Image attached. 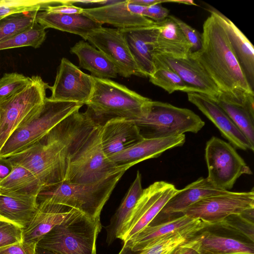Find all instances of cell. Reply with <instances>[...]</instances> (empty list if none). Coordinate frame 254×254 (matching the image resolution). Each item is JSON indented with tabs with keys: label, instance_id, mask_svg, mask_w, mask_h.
Returning a JSON list of instances; mask_svg holds the SVG:
<instances>
[{
	"label": "cell",
	"instance_id": "obj_1",
	"mask_svg": "<svg viewBox=\"0 0 254 254\" xmlns=\"http://www.w3.org/2000/svg\"><path fill=\"white\" fill-rule=\"evenodd\" d=\"M101 127L88 110L76 113L67 143L65 182L92 183L127 171L117 166L104 154L100 141Z\"/></svg>",
	"mask_w": 254,
	"mask_h": 254
},
{
	"label": "cell",
	"instance_id": "obj_2",
	"mask_svg": "<svg viewBox=\"0 0 254 254\" xmlns=\"http://www.w3.org/2000/svg\"><path fill=\"white\" fill-rule=\"evenodd\" d=\"M203 24L201 49L190 56L208 73L221 92L236 90L254 93L233 51L226 30L209 7Z\"/></svg>",
	"mask_w": 254,
	"mask_h": 254
},
{
	"label": "cell",
	"instance_id": "obj_3",
	"mask_svg": "<svg viewBox=\"0 0 254 254\" xmlns=\"http://www.w3.org/2000/svg\"><path fill=\"white\" fill-rule=\"evenodd\" d=\"M75 111L37 142L7 158L12 165H21L33 173L43 188L64 181L68 167L67 143Z\"/></svg>",
	"mask_w": 254,
	"mask_h": 254
},
{
	"label": "cell",
	"instance_id": "obj_4",
	"mask_svg": "<svg viewBox=\"0 0 254 254\" xmlns=\"http://www.w3.org/2000/svg\"><path fill=\"white\" fill-rule=\"evenodd\" d=\"M126 171L117 172L89 184L65 181L43 188L37 201H47L73 208L93 220H100L102 208Z\"/></svg>",
	"mask_w": 254,
	"mask_h": 254
},
{
	"label": "cell",
	"instance_id": "obj_5",
	"mask_svg": "<svg viewBox=\"0 0 254 254\" xmlns=\"http://www.w3.org/2000/svg\"><path fill=\"white\" fill-rule=\"evenodd\" d=\"M93 79L92 94L85 105L95 120L140 118L152 100L110 79Z\"/></svg>",
	"mask_w": 254,
	"mask_h": 254
},
{
	"label": "cell",
	"instance_id": "obj_6",
	"mask_svg": "<svg viewBox=\"0 0 254 254\" xmlns=\"http://www.w3.org/2000/svg\"><path fill=\"white\" fill-rule=\"evenodd\" d=\"M101 228L100 220L76 210L46 234L37 247L57 254H97L96 240Z\"/></svg>",
	"mask_w": 254,
	"mask_h": 254
},
{
	"label": "cell",
	"instance_id": "obj_7",
	"mask_svg": "<svg viewBox=\"0 0 254 254\" xmlns=\"http://www.w3.org/2000/svg\"><path fill=\"white\" fill-rule=\"evenodd\" d=\"M129 120L138 127L145 138L168 137L189 132L196 133L205 125L190 110L152 100L141 117Z\"/></svg>",
	"mask_w": 254,
	"mask_h": 254
},
{
	"label": "cell",
	"instance_id": "obj_8",
	"mask_svg": "<svg viewBox=\"0 0 254 254\" xmlns=\"http://www.w3.org/2000/svg\"><path fill=\"white\" fill-rule=\"evenodd\" d=\"M82 106L75 102L56 101L46 97L43 104L10 135L0 150V157L8 158L26 149Z\"/></svg>",
	"mask_w": 254,
	"mask_h": 254
},
{
	"label": "cell",
	"instance_id": "obj_9",
	"mask_svg": "<svg viewBox=\"0 0 254 254\" xmlns=\"http://www.w3.org/2000/svg\"><path fill=\"white\" fill-rule=\"evenodd\" d=\"M48 84L33 76L26 87L0 103V150L10 135L43 104Z\"/></svg>",
	"mask_w": 254,
	"mask_h": 254
},
{
	"label": "cell",
	"instance_id": "obj_10",
	"mask_svg": "<svg viewBox=\"0 0 254 254\" xmlns=\"http://www.w3.org/2000/svg\"><path fill=\"white\" fill-rule=\"evenodd\" d=\"M205 159L208 169L206 178L217 189L229 191L240 176L253 174L236 149L215 136L206 142Z\"/></svg>",
	"mask_w": 254,
	"mask_h": 254
},
{
	"label": "cell",
	"instance_id": "obj_11",
	"mask_svg": "<svg viewBox=\"0 0 254 254\" xmlns=\"http://www.w3.org/2000/svg\"><path fill=\"white\" fill-rule=\"evenodd\" d=\"M178 189L172 184L157 181L143 189L119 238L127 242L151 224Z\"/></svg>",
	"mask_w": 254,
	"mask_h": 254
},
{
	"label": "cell",
	"instance_id": "obj_12",
	"mask_svg": "<svg viewBox=\"0 0 254 254\" xmlns=\"http://www.w3.org/2000/svg\"><path fill=\"white\" fill-rule=\"evenodd\" d=\"M254 207V189L246 192H233L204 197L190 206L181 214L198 219L207 224L219 223L229 215Z\"/></svg>",
	"mask_w": 254,
	"mask_h": 254
},
{
	"label": "cell",
	"instance_id": "obj_13",
	"mask_svg": "<svg viewBox=\"0 0 254 254\" xmlns=\"http://www.w3.org/2000/svg\"><path fill=\"white\" fill-rule=\"evenodd\" d=\"M192 239L199 254H254V242L219 223L206 224Z\"/></svg>",
	"mask_w": 254,
	"mask_h": 254
},
{
	"label": "cell",
	"instance_id": "obj_14",
	"mask_svg": "<svg viewBox=\"0 0 254 254\" xmlns=\"http://www.w3.org/2000/svg\"><path fill=\"white\" fill-rule=\"evenodd\" d=\"M94 86L93 77L81 71L67 59L61 61L55 81L49 89L52 100L75 102L82 105L89 99Z\"/></svg>",
	"mask_w": 254,
	"mask_h": 254
},
{
	"label": "cell",
	"instance_id": "obj_15",
	"mask_svg": "<svg viewBox=\"0 0 254 254\" xmlns=\"http://www.w3.org/2000/svg\"><path fill=\"white\" fill-rule=\"evenodd\" d=\"M86 40L111 61L120 75L141 76L122 30L102 27L88 35Z\"/></svg>",
	"mask_w": 254,
	"mask_h": 254
},
{
	"label": "cell",
	"instance_id": "obj_16",
	"mask_svg": "<svg viewBox=\"0 0 254 254\" xmlns=\"http://www.w3.org/2000/svg\"><path fill=\"white\" fill-rule=\"evenodd\" d=\"M154 59L175 71L189 87L190 92L207 95L216 101L221 91L199 63L190 56L175 58L154 55Z\"/></svg>",
	"mask_w": 254,
	"mask_h": 254
},
{
	"label": "cell",
	"instance_id": "obj_17",
	"mask_svg": "<svg viewBox=\"0 0 254 254\" xmlns=\"http://www.w3.org/2000/svg\"><path fill=\"white\" fill-rule=\"evenodd\" d=\"M187 95L188 100L213 123L221 135L235 149L254 151V146L216 101L207 95L198 93L190 92Z\"/></svg>",
	"mask_w": 254,
	"mask_h": 254
},
{
	"label": "cell",
	"instance_id": "obj_18",
	"mask_svg": "<svg viewBox=\"0 0 254 254\" xmlns=\"http://www.w3.org/2000/svg\"><path fill=\"white\" fill-rule=\"evenodd\" d=\"M216 102L254 146V93L221 92Z\"/></svg>",
	"mask_w": 254,
	"mask_h": 254
},
{
	"label": "cell",
	"instance_id": "obj_19",
	"mask_svg": "<svg viewBox=\"0 0 254 254\" xmlns=\"http://www.w3.org/2000/svg\"><path fill=\"white\" fill-rule=\"evenodd\" d=\"M100 135L103 151L109 159L144 138L133 122L118 118L108 120L101 125Z\"/></svg>",
	"mask_w": 254,
	"mask_h": 254
},
{
	"label": "cell",
	"instance_id": "obj_20",
	"mask_svg": "<svg viewBox=\"0 0 254 254\" xmlns=\"http://www.w3.org/2000/svg\"><path fill=\"white\" fill-rule=\"evenodd\" d=\"M185 141V134L164 138H144L109 159L117 166L127 170L139 162L158 157L166 150L183 146Z\"/></svg>",
	"mask_w": 254,
	"mask_h": 254
},
{
	"label": "cell",
	"instance_id": "obj_21",
	"mask_svg": "<svg viewBox=\"0 0 254 254\" xmlns=\"http://www.w3.org/2000/svg\"><path fill=\"white\" fill-rule=\"evenodd\" d=\"M37 208L28 225L23 229L22 241L38 242L56 226L68 218L76 209L47 201L37 202Z\"/></svg>",
	"mask_w": 254,
	"mask_h": 254
},
{
	"label": "cell",
	"instance_id": "obj_22",
	"mask_svg": "<svg viewBox=\"0 0 254 254\" xmlns=\"http://www.w3.org/2000/svg\"><path fill=\"white\" fill-rule=\"evenodd\" d=\"M83 13L101 24H109L121 30L152 27L156 22L131 12L127 0L92 8H83Z\"/></svg>",
	"mask_w": 254,
	"mask_h": 254
},
{
	"label": "cell",
	"instance_id": "obj_23",
	"mask_svg": "<svg viewBox=\"0 0 254 254\" xmlns=\"http://www.w3.org/2000/svg\"><path fill=\"white\" fill-rule=\"evenodd\" d=\"M228 191L215 188L206 178L200 177L183 189L178 190L155 218L165 220L181 215L184 210L200 199Z\"/></svg>",
	"mask_w": 254,
	"mask_h": 254
},
{
	"label": "cell",
	"instance_id": "obj_24",
	"mask_svg": "<svg viewBox=\"0 0 254 254\" xmlns=\"http://www.w3.org/2000/svg\"><path fill=\"white\" fill-rule=\"evenodd\" d=\"M155 22L154 55L175 58L190 56L192 46L174 21L167 17Z\"/></svg>",
	"mask_w": 254,
	"mask_h": 254
},
{
	"label": "cell",
	"instance_id": "obj_25",
	"mask_svg": "<svg viewBox=\"0 0 254 254\" xmlns=\"http://www.w3.org/2000/svg\"><path fill=\"white\" fill-rule=\"evenodd\" d=\"M204 223L199 219L182 214L156 225H149L124 244L127 245L134 252H140L154 241L167 235Z\"/></svg>",
	"mask_w": 254,
	"mask_h": 254
},
{
	"label": "cell",
	"instance_id": "obj_26",
	"mask_svg": "<svg viewBox=\"0 0 254 254\" xmlns=\"http://www.w3.org/2000/svg\"><path fill=\"white\" fill-rule=\"evenodd\" d=\"M155 25L122 30L140 75L146 77H149L154 70Z\"/></svg>",
	"mask_w": 254,
	"mask_h": 254
},
{
	"label": "cell",
	"instance_id": "obj_27",
	"mask_svg": "<svg viewBox=\"0 0 254 254\" xmlns=\"http://www.w3.org/2000/svg\"><path fill=\"white\" fill-rule=\"evenodd\" d=\"M36 21L44 28L74 34L86 40L87 36L102 25L82 13L60 14L39 11Z\"/></svg>",
	"mask_w": 254,
	"mask_h": 254
},
{
	"label": "cell",
	"instance_id": "obj_28",
	"mask_svg": "<svg viewBox=\"0 0 254 254\" xmlns=\"http://www.w3.org/2000/svg\"><path fill=\"white\" fill-rule=\"evenodd\" d=\"M209 7L222 23L233 51L251 88L254 87V50L251 42L226 16L214 8Z\"/></svg>",
	"mask_w": 254,
	"mask_h": 254
},
{
	"label": "cell",
	"instance_id": "obj_29",
	"mask_svg": "<svg viewBox=\"0 0 254 254\" xmlns=\"http://www.w3.org/2000/svg\"><path fill=\"white\" fill-rule=\"evenodd\" d=\"M70 52L78 57L79 66L89 71L91 76L102 79L117 77L118 70L114 64L89 43L80 41L70 48Z\"/></svg>",
	"mask_w": 254,
	"mask_h": 254
},
{
	"label": "cell",
	"instance_id": "obj_30",
	"mask_svg": "<svg viewBox=\"0 0 254 254\" xmlns=\"http://www.w3.org/2000/svg\"><path fill=\"white\" fill-rule=\"evenodd\" d=\"M37 206L36 196L0 192V219L13 223L23 229L28 225Z\"/></svg>",
	"mask_w": 254,
	"mask_h": 254
},
{
	"label": "cell",
	"instance_id": "obj_31",
	"mask_svg": "<svg viewBox=\"0 0 254 254\" xmlns=\"http://www.w3.org/2000/svg\"><path fill=\"white\" fill-rule=\"evenodd\" d=\"M143 190L141 176L137 171L135 179L122 202L112 217L109 225L105 227L107 232L106 243L108 245L112 244L117 239H119L123 227L130 216Z\"/></svg>",
	"mask_w": 254,
	"mask_h": 254
},
{
	"label": "cell",
	"instance_id": "obj_32",
	"mask_svg": "<svg viewBox=\"0 0 254 254\" xmlns=\"http://www.w3.org/2000/svg\"><path fill=\"white\" fill-rule=\"evenodd\" d=\"M43 188L33 173L19 165H13L10 174L0 182V192L6 194L37 197Z\"/></svg>",
	"mask_w": 254,
	"mask_h": 254
},
{
	"label": "cell",
	"instance_id": "obj_33",
	"mask_svg": "<svg viewBox=\"0 0 254 254\" xmlns=\"http://www.w3.org/2000/svg\"><path fill=\"white\" fill-rule=\"evenodd\" d=\"M206 224L167 235L149 245L138 254H171L177 247L190 239Z\"/></svg>",
	"mask_w": 254,
	"mask_h": 254
},
{
	"label": "cell",
	"instance_id": "obj_34",
	"mask_svg": "<svg viewBox=\"0 0 254 254\" xmlns=\"http://www.w3.org/2000/svg\"><path fill=\"white\" fill-rule=\"evenodd\" d=\"M153 59L154 70L149 77L152 84L164 89L169 94L176 91L187 93L190 92L188 86L175 71L158 60Z\"/></svg>",
	"mask_w": 254,
	"mask_h": 254
},
{
	"label": "cell",
	"instance_id": "obj_35",
	"mask_svg": "<svg viewBox=\"0 0 254 254\" xmlns=\"http://www.w3.org/2000/svg\"><path fill=\"white\" fill-rule=\"evenodd\" d=\"M38 11H29L9 15L0 20V43L32 26Z\"/></svg>",
	"mask_w": 254,
	"mask_h": 254
},
{
	"label": "cell",
	"instance_id": "obj_36",
	"mask_svg": "<svg viewBox=\"0 0 254 254\" xmlns=\"http://www.w3.org/2000/svg\"><path fill=\"white\" fill-rule=\"evenodd\" d=\"M45 29L36 22L27 30L0 43V50L26 46L39 48L46 38Z\"/></svg>",
	"mask_w": 254,
	"mask_h": 254
},
{
	"label": "cell",
	"instance_id": "obj_37",
	"mask_svg": "<svg viewBox=\"0 0 254 254\" xmlns=\"http://www.w3.org/2000/svg\"><path fill=\"white\" fill-rule=\"evenodd\" d=\"M62 3V0H0V20L15 13L45 11L50 6H55Z\"/></svg>",
	"mask_w": 254,
	"mask_h": 254
},
{
	"label": "cell",
	"instance_id": "obj_38",
	"mask_svg": "<svg viewBox=\"0 0 254 254\" xmlns=\"http://www.w3.org/2000/svg\"><path fill=\"white\" fill-rule=\"evenodd\" d=\"M31 82V77L16 72L6 73L0 78V103L14 95Z\"/></svg>",
	"mask_w": 254,
	"mask_h": 254
},
{
	"label": "cell",
	"instance_id": "obj_39",
	"mask_svg": "<svg viewBox=\"0 0 254 254\" xmlns=\"http://www.w3.org/2000/svg\"><path fill=\"white\" fill-rule=\"evenodd\" d=\"M240 213L231 214L218 223L254 242V222L245 218Z\"/></svg>",
	"mask_w": 254,
	"mask_h": 254
},
{
	"label": "cell",
	"instance_id": "obj_40",
	"mask_svg": "<svg viewBox=\"0 0 254 254\" xmlns=\"http://www.w3.org/2000/svg\"><path fill=\"white\" fill-rule=\"evenodd\" d=\"M23 228L4 220L0 219V248L22 241Z\"/></svg>",
	"mask_w": 254,
	"mask_h": 254
},
{
	"label": "cell",
	"instance_id": "obj_41",
	"mask_svg": "<svg viewBox=\"0 0 254 254\" xmlns=\"http://www.w3.org/2000/svg\"><path fill=\"white\" fill-rule=\"evenodd\" d=\"M168 17L177 24L186 38L191 44V53L199 51L202 47L201 34L180 18L173 15H169Z\"/></svg>",
	"mask_w": 254,
	"mask_h": 254
},
{
	"label": "cell",
	"instance_id": "obj_42",
	"mask_svg": "<svg viewBox=\"0 0 254 254\" xmlns=\"http://www.w3.org/2000/svg\"><path fill=\"white\" fill-rule=\"evenodd\" d=\"M37 244L23 241L0 248V254H36Z\"/></svg>",
	"mask_w": 254,
	"mask_h": 254
},
{
	"label": "cell",
	"instance_id": "obj_43",
	"mask_svg": "<svg viewBox=\"0 0 254 254\" xmlns=\"http://www.w3.org/2000/svg\"><path fill=\"white\" fill-rule=\"evenodd\" d=\"M169 13L167 8L158 3L146 7L142 15L154 22H159L167 18Z\"/></svg>",
	"mask_w": 254,
	"mask_h": 254
},
{
	"label": "cell",
	"instance_id": "obj_44",
	"mask_svg": "<svg viewBox=\"0 0 254 254\" xmlns=\"http://www.w3.org/2000/svg\"><path fill=\"white\" fill-rule=\"evenodd\" d=\"M83 8L67 3L65 0L59 5L50 6L45 10L48 12L60 14L82 13Z\"/></svg>",
	"mask_w": 254,
	"mask_h": 254
},
{
	"label": "cell",
	"instance_id": "obj_45",
	"mask_svg": "<svg viewBox=\"0 0 254 254\" xmlns=\"http://www.w3.org/2000/svg\"><path fill=\"white\" fill-rule=\"evenodd\" d=\"M171 254H199L192 237L177 247Z\"/></svg>",
	"mask_w": 254,
	"mask_h": 254
},
{
	"label": "cell",
	"instance_id": "obj_46",
	"mask_svg": "<svg viewBox=\"0 0 254 254\" xmlns=\"http://www.w3.org/2000/svg\"><path fill=\"white\" fill-rule=\"evenodd\" d=\"M12 170L13 165L7 158L0 157V182L6 178Z\"/></svg>",
	"mask_w": 254,
	"mask_h": 254
},
{
	"label": "cell",
	"instance_id": "obj_47",
	"mask_svg": "<svg viewBox=\"0 0 254 254\" xmlns=\"http://www.w3.org/2000/svg\"><path fill=\"white\" fill-rule=\"evenodd\" d=\"M131 2L135 4L145 7H148L152 5L162 3L163 2H170V0H129Z\"/></svg>",
	"mask_w": 254,
	"mask_h": 254
},
{
	"label": "cell",
	"instance_id": "obj_48",
	"mask_svg": "<svg viewBox=\"0 0 254 254\" xmlns=\"http://www.w3.org/2000/svg\"><path fill=\"white\" fill-rule=\"evenodd\" d=\"M139 252H134L127 245L124 244L123 248L118 254H138Z\"/></svg>",
	"mask_w": 254,
	"mask_h": 254
},
{
	"label": "cell",
	"instance_id": "obj_49",
	"mask_svg": "<svg viewBox=\"0 0 254 254\" xmlns=\"http://www.w3.org/2000/svg\"><path fill=\"white\" fill-rule=\"evenodd\" d=\"M36 254H57L47 250L37 247L36 249Z\"/></svg>",
	"mask_w": 254,
	"mask_h": 254
},
{
	"label": "cell",
	"instance_id": "obj_50",
	"mask_svg": "<svg viewBox=\"0 0 254 254\" xmlns=\"http://www.w3.org/2000/svg\"><path fill=\"white\" fill-rule=\"evenodd\" d=\"M170 2H177L183 3L185 4H189V5H196L194 2L192 0H170Z\"/></svg>",
	"mask_w": 254,
	"mask_h": 254
},
{
	"label": "cell",
	"instance_id": "obj_51",
	"mask_svg": "<svg viewBox=\"0 0 254 254\" xmlns=\"http://www.w3.org/2000/svg\"></svg>",
	"mask_w": 254,
	"mask_h": 254
}]
</instances>
